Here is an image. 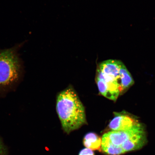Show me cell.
I'll list each match as a JSON object with an SVG mask.
<instances>
[{
	"label": "cell",
	"instance_id": "cell-1",
	"mask_svg": "<svg viewBox=\"0 0 155 155\" xmlns=\"http://www.w3.org/2000/svg\"><path fill=\"white\" fill-rule=\"evenodd\" d=\"M102 140L101 150L108 155H120L139 150L146 142L144 129L138 123L127 130L105 133Z\"/></svg>",
	"mask_w": 155,
	"mask_h": 155
},
{
	"label": "cell",
	"instance_id": "cell-2",
	"mask_svg": "<svg viewBox=\"0 0 155 155\" xmlns=\"http://www.w3.org/2000/svg\"><path fill=\"white\" fill-rule=\"evenodd\" d=\"M56 107L63 128L68 134L86 124L84 107L73 89H66L58 95Z\"/></svg>",
	"mask_w": 155,
	"mask_h": 155
},
{
	"label": "cell",
	"instance_id": "cell-7",
	"mask_svg": "<svg viewBox=\"0 0 155 155\" xmlns=\"http://www.w3.org/2000/svg\"><path fill=\"white\" fill-rule=\"evenodd\" d=\"M102 138L94 133H89L85 136L83 143L87 148L92 150H98L101 149Z\"/></svg>",
	"mask_w": 155,
	"mask_h": 155
},
{
	"label": "cell",
	"instance_id": "cell-5",
	"mask_svg": "<svg viewBox=\"0 0 155 155\" xmlns=\"http://www.w3.org/2000/svg\"><path fill=\"white\" fill-rule=\"evenodd\" d=\"M123 64L121 61L117 60H107L100 64L97 71L103 75L116 79L121 86L120 83V69Z\"/></svg>",
	"mask_w": 155,
	"mask_h": 155
},
{
	"label": "cell",
	"instance_id": "cell-10",
	"mask_svg": "<svg viewBox=\"0 0 155 155\" xmlns=\"http://www.w3.org/2000/svg\"><path fill=\"white\" fill-rule=\"evenodd\" d=\"M5 149L0 139V155H3Z\"/></svg>",
	"mask_w": 155,
	"mask_h": 155
},
{
	"label": "cell",
	"instance_id": "cell-8",
	"mask_svg": "<svg viewBox=\"0 0 155 155\" xmlns=\"http://www.w3.org/2000/svg\"><path fill=\"white\" fill-rule=\"evenodd\" d=\"M120 83L123 91L132 85L133 79L125 66L123 64L120 69Z\"/></svg>",
	"mask_w": 155,
	"mask_h": 155
},
{
	"label": "cell",
	"instance_id": "cell-9",
	"mask_svg": "<svg viewBox=\"0 0 155 155\" xmlns=\"http://www.w3.org/2000/svg\"><path fill=\"white\" fill-rule=\"evenodd\" d=\"M79 155H95L93 151L90 149L86 148L81 151Z\"/></svg>",
	"mask_w": 155,
	"mask_h": 155
},
{
	"label": "cell",
	"instance_id": "cell-4",
	"mask_svg": "<svg viewBox=\"0 0 155 155\" xmlns=\"http://www.w3.org/2000/svg\"><path fill=\"white\" fill-rule=\"evenodd\" d=\"M96 82L100 94L110 100L115 101L123 92L119 83L116 81L97 77Z\"/></svg>",
	"mask_w": 155,
	"mask_h": 155
},
{
	"label": "cell",
	"instance_id": "cell-6",
	"mask_svg": "<svg viewBox=\"0 0 155 155\" xmlns=\"http://www.w3.org/2000/svg\"><path fill=\"white\" fill-rule=\"evenodd\" d=\"M137 123V121L129 116L117 115L110 122L109 127L112 131H125L131 129Z\"/></svg>",
	"mask_w": 155,
	"mask_h": 155
},
{
	"label": "cell",
	"instance_id": "cell-3",
	"mask_svg": "<svg viewBox=\"0 0 155 155\" xmlns=\"http://www.w3.org/2000/svg\"><path fill=\"white\" fill-rule=\"evenodd\" d=\"M17 48L0 50V96L14 90L24 74Z\"/></svg>",
	"mask_w": 155,
	"mask_h": 155
}]
</instances>
